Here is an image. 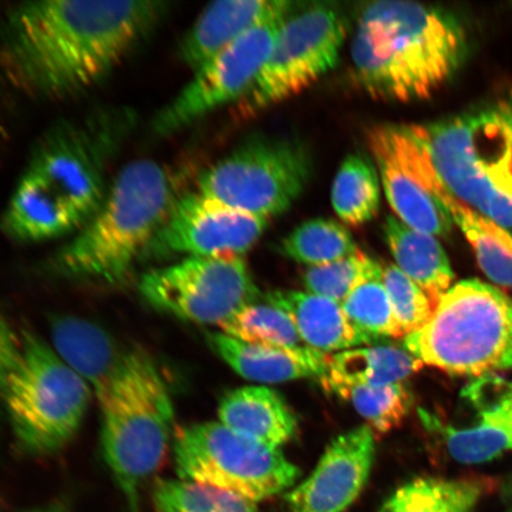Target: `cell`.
Here are the masks:
<instances>
[{"label": "cell", "instance_id": "cell-1", "mask_svg": "<svg viewBox=\"0 0 512 512\" xmlns=\"http://www.w3.org/2000/svg\"><path fill=\"white\" fill-rule=\"evenodd\" d=\"M168 5L152 0L19 4L0 28V63L25 93L68 98L105 79L157 27Z\"/></svg>", "mask_w": 512, "mask_h": 512}, {"label": "cell", "instance_id": "cell-2", "mask_svg": "<svg viewBox=\"0 0 512 512\" xmlns=\"http://www.w3.org/2000/svg\"><path fill=\"white\" fill-rule=\"evenodd\" d=\"M133 125L126 108H102L50 128L0 219L3 232L19 242L79 232L104 202L107 165Z\"/></svg>", "mask_w": 512, "mask_h": 512}, {"label": "cell", "instance_id": "cell-3", "mask_svg": "<svg viewBox=\"0 0 512 512\" xmlns=\"http://www.w3.org/2000/svg\"><path fill=\"white\" fill-rule=\"evenodd\" d=\"M467 37L451 12L415 2L367 4L351 43L352 75L371 98H430L463 66Z\"/></svg>", "mask_w": 512, "mask_h": 512}, {"label": "cell", "instance_id": "cell-4", "mask_svg": "<svg viewBox=\"0 0 512 512\" xmlns=\"http://www.w3.org/2000/svg\"><path fill=\"white\" fill-rule=\"evenodd\" d=\"M178 198L162 164L150 159L127 164L92 219L49 260L48 270L66 279L123 283Z\"/></svg>", "mask_w": 512, "mask_h": 512}, {"label": "cell", "instance_id": "cell-5", "mask_svg": "<svg viewBox=\"0 0 512 512\" xmlns=\"http://www.w3.org/2000/svg\"><path fill=\"white\" fill-rule=\"evenodd\" d=\"M98 401L106 463L131 510L139 512L140 491L171 443L175 409L170 390L151 356L132 349Z\"/></svg>", "mask_w": 512, "mask_h": 512}, {"label": "cell", "instance_id": "cell-6", "mask_svg": "<svg viewBox=\"0 0 512 512\" xmlns=\"http://www.w3.org/2000/svg\"><path fill=\"white\" fill-rule=\"evenodd\" d=\"M405 348L428 366L480 376L512 369V299L497 287L460 281L440 299Z\"/></svg>", "mask_w": 512, "mask_h": 512}, {"label": "cell", "instance_id": "cell-7", "mask_svg": "<svg viewBox=\"0 0 512 512\" xmlns=\"http://www.w3.org/2000/svg\"><path fill=\"white\" fill-rule=\"evenodd\" d=\"M92 393L51 344L24 332L3 401L19 450L30 456L60 451L80 430Z\"/></svg>", "mask_w": 512, "mask_h": 512}, {"label": "cell", "instance_id": "cell-8", "mask_svg": "<svg viewBox=\"0 0 512 512\" xmlns=\"http://www.w3.org/2000/svg\"><path fill=\"white\" fill-rule=\"evenodd\" d=\"M178 479L233 492L258 503L296 484L300 470L280 448L243 437L221 422L189 425L175 433Z\"/></svg>", "mask_w": 512, "mask_h": 512}, {"label": "cell", "instance_id": "cell-9", "mask_svg": "<svg viewBox=\"0 0 512 512\" xmlns=\"http://www.w3.org/2000/svg\"><path fill=\"white\" fill-rule=\"evenodd\" d=\"M349 21L332 4H311L285 18L270 56L234 105L238 119L256 117L303 92L337 66Z\"/></svg>", "mask_w": 512, "mask_h": 512}, {"label": "cell", "instance_id": "cell-10", "mask_svg": "<svg viewBox=\"0 0 512 512\" xmlns=\"http://www.w3.org/2000/svg\"><path fill=\"white\" fill-rule=\"evenodd\" d=\"M311 177L309 152L292 140L255 138L204 171L198 192L242 213L264 217L285 213Z\"/></svg>", "mask_w": 512, "mask_h": 512}, {"label": "cell", "instance_id": "cell-11", "mask_svg": "<svg viewBox=\"0 0 512 512\" xmlns=\"http://www.w3.org/2000/svg\"><path fill=\"white\" fill-rule=\"evenodd\" d=\"M139 290L159 311L221 330L260 298L246 261L229 255L187 258L156 268L144 274Z\"/></svg>", "mask_w": 512, "mask_h": 512}, {"label": "cell", "instance_id": "cell-12", "mask_svg": "<svg viewBox=\"0 0 512 512\" xmlns=\"http://www.w3.org/2000/svg\"><path fill=\"white\" fill-rule=\"evenodd\" d=\"M286 17L247 32L198 69L181 93L157 113L153 133L171 136L217 108L235 105L264 67Z\"/></svg>", "mask_w": 512, "mask_h": 512}, {"label": "cell", "instance_id": "cell-13", "mask_svg": "<svg viewBox=\"0 0 512 512\" xmlns=\"http://www.w3.org/2000/svg\"><path fill=\"white\" fill-rule=\"evenodd\" d=\"M444 188L460 203L512 230V200L480 169L473 114L464 113L424 125L406 126Z\"/></svg>", "mask_w": 512, "mask_h": 512}, {"label": "cell", "instance_id": "cell-14", "mask_svg": "<svg viewBox=\"0 0 512 512\" xmlns=\"http://www.w3.org/2000/svg\"><path fill=\"white\" fill-rule=\"evenodd\" d=\"M368 143L396 217L421 233L450 234L451 215L431 188L432 165L406 126H376L369 132Z\"/></svg>", "mask_w": 512, "mask_h": 512}, {"label": "cell", "instance_id": "cell-15", "mask_svg": "<svg viewBox=\"0 0 512 512\" xmlns=\"http://www.w3.org/2000/svg\"><path fill=\"white\" fill-rule=\"evenodd\" d=\"M268 221L198 191L189 192L178 198L144 255L159 259L171 255L241 256L260 240Z\"/></svg>", "mask_w": 512, "mask_h": 512}, {"label": "cell", "instance_id": "cell-16", "mask_svg": "<svg viewBox=\"0 0 512 512\" xmlns=\"http://www.w3.org/2000/svg\"><path fill=\"white\" fill-rule=\"evenodd\" d=\"M376 435L367 425L339 435L316 469L287 492L288 512H345L367 485L376 454Z\"/></svg>", "mask_w": 512, "mask_h": 512}, {"label": "cell", "instance_id": "cell-17", "mask_svg": "<svg viewBox=\"0 0 512 512\" xmlns=\"http://www.w3.org/2000/svg\"><path fill=\"white\" fill-rule=\"evenodd\" d=\"M296 6V3L286 0H221L211 3L184 36L179 48L181 59L195 73L247 32L290 15Z\"/></svg>", "mask_w": 512, "mask_h": 512}, {"label": "cell", "instance_id": "cell-18", "mask_svg": "<svg viewBox=\"0 0 512 512\" xmlns=\"http://www.w3.org/2000/svg\"><path fill=\"white\" fill-rule=\"evenodd\" d=\"M51 347L100 398L124 366L128 351L104 329L78 317L51 324Z\"/></svg>", "mask_w": 512, "mask_h": 512}, {"label": "cell", "instance_id": "cell-19", "mask_svg": "<svg viewBox=\"0 0 512 512\" xmlns=\"http://www.w3.org/2000/svg\"><path fill=\"white\" fill-rule=\"evenodd\" d=\"M208 342L223 361L249 381L283 383L309 377H322L328 371L330 356L317 350H286L249 343L223 332L209 334Z\"/></svg>", "mask_w": 512, "mask_h": 512}, {"label": "cell", "instance_id": "cell-20", "mask_svg": "<svg viewBox=\"0 0 512 512\" xmlns=\"http://www.w3.org/2000/svg\"><path fill=\"white\" fill-rule=\"evenodd\" d=\"M421 416L426 426L439 433L447 453L460 464L488 463L512 451V383L505 384L494 400H485L470 426L445 425L427 412Z\"/></svg>", "mask_w": 512, "mask_h": 512}, {"label": "cell", "instance_id": "cell-21", "mask_svg": "<svg viewBox=\"0 0 512 512\" xmlns=\"http://www.w3.org/2000/svg\"><path fill=\"white\" fill-rule=\"evenodd\" d=\"M219 419L230 430L272 448L287 444L298 427L286 401L264 386L242 387L224 395Z\"/></svg>", "mask_w": 512, "mask_h": 512}, {"label": "cell", "instance_id": "cell-22", "mask_svg": "<svg viewBox=\"0 0 512 512\" xmlns=\"http://www.w3.org/2000/svg\"><path fill=\"white\" fill-rule=\"evenodd\" d=\"M265 299L291 317L303 342L313 350L328 354L370 344L335 300L299 291H275L266 294Z\"/></svg>", "mask_w": 512, "mask_h": 512}, {"label": "cell", "instance_id": "cell-23", "mask_svg": "<svg viewBox=\"0 0 512 512\" xmlns=\"http://www.w3.org/2000/svg\"><path fill=\"white\" fill-rule=\"evenodd\" d=\"M383 233L396 266L419 285L437 307L454 279L441 243L433 235L406 226L395 216L386 217Z\"/></svg>", "mask_w": 512, "mask_h": 512}, {"label": "cell", "instance_id": "cell-24", "mask_svg": "<svg viewBox=\"0 0 512 512\" xmlns=\"http://www.w3.org/2000/svg\"><path fill=\"white\" fill-rule=\"evenodd\" d=\"M424 367L406 348L374 345L337 352L330 356L328 371L320 379L332 386H386L403 382Z\"/></svg>", "mask_w": 512, "mask_h": 512}, {"label": "cell", "instance_id": "cell-25", "mask_svg": "<svg viewBox=\"0 0 512 512\" xmlns=\"http://www.w3.org/2000/svg\"><path fill=\"white\" fill-rule=\"evenodd\" d=\"M440 202L469 240L480 268L492 283L512 287V234L444 191Z\"/></svg>", "mask_w": 512, "mask_h": 512}, {"label": "cell", "instance_id": "cell-26", "mask_svg": "<svg viewBox=\"0 0 512 512\" xmlns=\"http://www.w3.org/2000/svg\"><path fill=\"white\" fill-rule=\"evenodd\" d=\"M483 494L475 479L421 477L400 486L379 512H472Z\"/></svg>", "mask_w": 512, "mask_h": 512}, {"label": "cell", "instance_id": "cell-27", "mask_svg": "<svg viewBox=\"0 0 512 512\" xmlns=\"http://www.w3.org/2000/svg\"><path fill=\"white\" fill-rule=\"evenodd\" d=\"M381 179L376 165L360 153H354L339 166L331 190V202L337 216L349 226H361L379 211Z\"/></svg>", "mask_w": 512, "mask_h": 512}, {"label": "cell", "instance_id": "cell-28", "mask_svg": "<svg viewBox=\"0 0 512 512\" xmlns=\"http://www.w3.org/2000/svg\"><path fill=\"white\" fill-rule=\"evenodd\" d=\"M287 258L309 267L323 266L360 252L349 230L334 220L306 221L281 242Z\"/></svg>", "mask_w": 512, "mask_h": 512}, {"label": "cell", "instance_id": "cell-29", "mask_svg": "<svg viewBox=\"0 0 512 512\" xmlns=\"http://www.w3.org/2000/svg\"><path fill=\"white\" fill-rule=\"evenodd\" d=\"M326 389L349 401L375 435L398 428L413 405L411 390L403 382L379 387L332 386Z\"/></svg>", "mask_w": 512, "mask_h": 512}, {"label": "cell", "instance_id": "cell-30", "mask_svg": "<svg viewBox=\"0 0 512 512\" xmlns=\"http://www.w3.org/2000/svg\"><path fill=\"white\" fill-rule=\"evenodd\" d=\"M380 272L358 284L341 304L350 323L368 341L401 337Z\"/></svg>", "mask_w": 512, "mask_h": 512}, {"label": "cell", "instance_id": "cell-31", "mask_svg": "<svg viewBox=\"0 0 512 512\" xmlns=\"http://www.w3.org/2000/svg\"><path fill=\"white\" fill-rule=\"evenodd\" d=\"M223 334L249 343L286 350L307 347L293 320L284 310L270 303H254L243 309L222 329Z\"/></svg>", "mask_w": 512, "mask_h": 512}, {"label": "cell", "instance_id": "cell-32", "mask_svg": "<svg viewBox=\"0 0 512 512\" xmlns=\"http://www.w3.org/2000/svg\"><path fill=\"white\" fill-rule=\"evenodd\" d=\"M155 503L159 512H262L233 492L182 479L159 480Z\"/></svg>", "mask_w": 512, "mask_h": 512}, {"label": "cell", "instance_id": "cell-33", "mask_svg": "<svg viewBox=\"0 0 512 512\" xmlns=\"http://www.w3.org/2000/svg\"><path fill=\"white\" fill-rule=\"evenodd\" d=\"M381 270L379 262L360 251L347 259L307 268L303 283L306 292L342 304L358 284Z\"/></svg>", "mask_w": 512, "mask_h": 512}, {"label": "cell", "instance_id": "cell-34", "mask_svg": "<svg viewBox=\"0 0 512 512\" xmlns=\"http://www.w3.org/2000/svg\"><path fill=\"white\" fill-rule=\"evenodd\" d=\"M382 280L392 303L401 337L421 329L435 310L424 290L396 265L383 267Z\"/></svg>", "mask_w": 512, "mask_h": 512}, {"label": "cell", "instance_id": "cell-35", "mask_svg": "<svg viewBox=\"0 0 512 512\" xmlns=\"http://www.w3.org/2000/svg\"><path fill=\"white\" fill-rule=\"evenodd\" d=\"M22 351V335L17 334L8 319L0 312V405H3L6 384L15 369Z\"/></svg>", "mask_w": 512, "mask_h": 512}, {"label": "cell", "instance_id": "cell-36", "mask_svg": "<svg viewBox=\"0 0 512 512\" xmlns=\"http://www.w3.org/2000/svg\"><path fill=\"white\" fill-rule=\"evenodd\" d=\"M24 512H61V510L57 507H46V508H37L34 510L24 511Z\"/></svg>", "mask_w": 512, "mask_h": 512}, {"label": "cell", "instance_id": "cell-37", "mask_svg": "<svg viewBox=\"0 0 512 512\" xmlns=\"http://www.w3.org/2000/svg\"><path fill=\"white\" fill-rule=\"evenodd\" d=\"M512 512V511H511Z\"/></svg>", "mask_w": 512, "mask_h": 512}]
</instances>
